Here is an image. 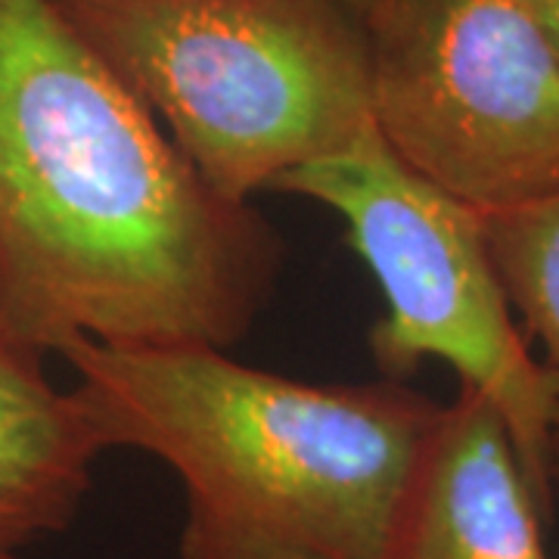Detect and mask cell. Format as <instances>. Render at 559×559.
<instances>
[{
	"instance_id": "cell-8",
	"label": "cell",
	"mask_w": 559,
	"mask_h": 559,
	"mask_svg": "<svg viewBox=\"0 0 559 559\" xmlns=\"http://www.w3.org/2000/svg\"><path fill=\"white\" fill-rule=\"evenodd\" d=\"M481 230L510 311L520 314L522 336L540 345V367L554 385L547 479L554 503H559V197L485 212Z\"/></svg>"
},
{
	"instance_id": "cell-6",
	"label": "cell",
	"mask_w": 559,
	"mask_h": 559,
	"mask_svg": "<svg viewBox=\"0 0 559 559\" xmlns=\"http://www.w3.org/2000/svg\"><path fill=\"white\" fill-rule=\"evenodd\" d=\"M544 520L498 407L460 385L392 559H547Z\"/></svg>"
},
{
	"instance_id": "cell-3",
	"label": "cell",
	"mask_w": 559,
	"mask_h": 559,
	"mask_svg": "<svg viewBox=\"0 0 559 559\" xmlns=\"http://www.w3.org/2000/svg\"><path fill=\"white\" fill-rule=\"evenodd\" d=\"M221 200L249 205L370 128L367 38L342 0H57Z\"/></svg>"
},
{
	"instance_id": "cell-1",
	"label": "cell",
	"mask_w": 559,
	"mask_h": 559,
	"mask_svg": "<svg viewBox=\"0 0 559 559\" xmlns=\"http://www.w3.org/2000/svg\"><path fill=\"white\" fill-rule=\"evenodd\" d=\"M57 0H0V333L47 352L227 348L277 277Z\"/></svg>"
},
{
	"instance_id": "cell-7",
	"label": "cell",
	"mask_w": 559,
	"mask_h": 559,
	"mask_svg": "<svg viewBox=\"0 0 559 559\" xmlns=\"http://www.w3.org/2000/svg\"><path fill=\"white\" fill-rule=\"evenodd\" d=\"M103 451L79 389L50 382L40 352L0 333V559L75 520Z\"/></svg>"
},
{
	"instance_id": "cell-5",
	"label": "cell",
	"mask_w": 559,
	"mask_h": 559,
	"mask_svg": "<svg viewBox=\"0 0 559 559\" xmlns=\"http://www.w3.org/2000/svg\"><path fill=\"white\" fill-rule=\"evenodd\" d=\"M370 119L463 205L559 197V50L528 0H370Z\"/></svg>"
},
{
	"instance_id": "cell-4",
	"label": "cell",
	"mask_w": 559,
	"mask_h": 559,
	"mask_svg": "<svg viewBox=\"0 0 559 559\" xmlns=\"http://www.w3.org/2000/svg\"><path fill=\"white\" fill-rule=\"evenodd\" d=\"M274 190L333 209L380 283L385 314L370 352L389 380L426 358L498 407L544 516L554 513L547 436L554 385L510 311L481 215L432 187L382 143L377 128L336 156L301 165Z\"/></svg>"
},
{
	"instance_id": "cell-2",
	"label": "cell",
	"mask_w": 559,
	"mask_h": 559,
	"mask_svg": "<svg viewBox=\"0 0 559 559\" xmlns=\"http://www.w3.org/2000/svg\"><path fill=\"white\" fill-rule=\"evenodd\" d=\"M62 358L109 448L183 485L180 559H392L441 404L395 380L314 385L209 345H97Z\"/></svg>"
},
{
	"instance_id": "cell-10",
	"label": "cell",
	"mask_w": 559,
	"mask_h": 559,
	"mask_svg": "<svg viewBox=\"0 0 559 559\" xmlns=\"http://www.w3.org/2000/svg\"><path fill=\"white\" fill-rule=\"evenodd\" d=\"M342 3H348V7H352V10H358V13H364V10H367V3H370V0H342Z\"/></svg>"
},
{
	"instance_id": "cell-9",
	"label": "cell",
	"mask_w": 559,
	"mask_h": 559,
	"mask_svg": "<svg viewBox=\"0 0 559 559\" xmlns=\"http://www.w3.org/2000/svg\"><path fill=\"white\" fill-rule=\"evenodd\" d=\"M532 3V10L538 13V20L544 22V28H547V35L554 38L559 50V0H528Z\"/></svg>"
}]
</instances>
